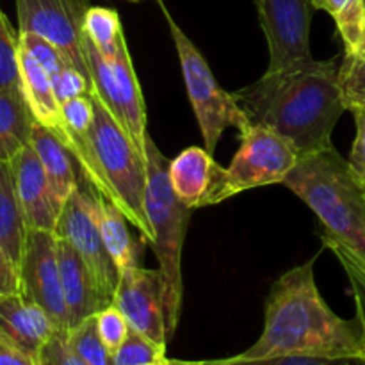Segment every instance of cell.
I'll return each instance as SVG.
<instances>
[{
    "mask_svg": "<svg viewBox=\"0 0 365 365\" xmlns=\"http://www.w3.org/2000/svg\"><path fill=\"white\" fill-rule=\"evenodd\" d=\"M252 125H262L292 143L299 155L330 148L344 110L337 61L307 59L232 93Z\"/></svg>",
    "mask_w": 365,
    "mask_h": 365,
    "instance_id": "obj_1",
    "label": "cell"
},
{
    "mask_svg": "<svg viewBox=\"0 0 365 365\" xmlns=\"http://www.w3.org/2000/svg\"><path fill=\"white\" fill-rule=\"evenodd\" d=\"M302 355L365 360V321L339 317L321 296L314 260L282 274L271 287L259 341L235 355L242 360Z\"/></svg>",
    "mask_w": 365,
    "mask_h": 365,
    "instance_id": "obj_2",
    "label": "cell"
},
{
    "mask_svg": "<svg viewBox=\"0 0 365 365\" xmlns=\"http://www.w3.org/2000/svg\"><path fill=\"white\" fill-rule=\"evenodd\" d=\"M284 185L319 217L324 246H342L365 262V189L334 145L299 155Z\"/></svg>",
    "mask_w": 365,
    "mask_h": 365,
    "instance_id": "obj_3",
    "label": "cell"
},
{
    "mask_svg": "<svg viewBox=\"0 0 365 365\" xmlns=\"http://www.w3.org/2000/svg\"><path fill=\"white\" fill-rule=\"evenodd\" d=\"M146 195L145 210L152 227V248L159 260V269L163 274V303L166 316L168 339L173 337L178 327L182 312V246H184L185 230H187L191 210L178 200L171 187L170 160L160 153L159 146L152 138H146Z\"/></svg>",
    "mask_w": 365,
    "mask_h": 365,
    "instance_id": "obj_4",
    "label": "cell"
},
{
    "mask_svg": "<svg viewBox=\"0 0 365 365\" xmlns=\"http://www.w3.org/2000/svg\"><path fill=\"white\" fill-rule=\"evenodd\" d=\"M95 106V118L89 128V139L95 148L103 177L109 182L114 203L141 234V239L152 242L153 232L145 210L146 159L113 114L96 96L89 95Z\"/></svg>",
    "mask_w": 365,
    "mask_h": 365,
    "instance_id": "obj_5",
    "label": "cell"
},
{
    "mask_svg": "<svg viewBox=\"0 0 365 365\" xmlns=\"http://www.w3.org/2000/svg\"><path fill=\"white\" fill-rule=\"evenodd\" d=\"M241 146L230 166L217 164L212 187L202 207L216 205L248 189L284 184L299 159L298 150L284 135L262 125H250L241 132Z\"/></svg>",
    "mask_w": 365,
    "mask_h": 365,
    "instance_id": "obj_6",
    "label": "cell"
},
{
    "mask_svg": "<svg viewBox=\"0 0 365 365\" xmlns=\"http://www.w3.org/2000/svg\"><path fill=\"white\" fill-rule=\"evenodd\" d=\"M159 4L164 16H166L171 38L177 46L182 75H184L189 100H191L192 110H195L200 130H202L205 150L214 153L221 134L227 128L235 127L241 134L252 123L246 118L245 110L241 109L237 100L234 98V95L227 93L217 84L216 77L210 71L207 61L203 59L202 52L196 48V45L187 38V34L175 24L173 16L166 9V6L160 0Z\"/></svg>",
    "mask_w": 365,
    "mask_h": 365,
    "instance_id": "obj_7",
    "label": "cell"
},
{
    "mask_svg": "<svg viewBox=\"0 0 365 365\" xmlns=\"http://www.w3.org/2000/svg\"><path fill=\"white\" fill-rule=\"evenodd\" d=\"M84 50L88 56L89 73H91V95L103 103V107L127 132L135 148L145 155V145L148 138L146 107L141 86L134 71L130 53H128L127 39L123 36L114 53L106 56L84 34Z\"/></svg>",
    "mask_w": 365,
    "mask_h": 365,
    "instance_id": "obj_8",
    "label": "cell"
},
{
    "mask_svg": "<svg viewBox=\"0 0 365 365\" xmlns=\"http://www.w3.org/2000/svg\"><path fill=\"white\" fill-rule=\"evenodd\" d=\"M96 192L98 191L89 184L81 171L77 187L61 209L53 234L57 239H63L73 246L75 252L82 257V260L95 274L100 289L114 303V294L120 284V269L103 242Z\"/></svg>",
    "mask_w": 365,
    "mask_h": 365,
    "instance_id": "obj_9",
    "label": "cell"
},
{
    "mask_svg": "<svg viewBox=\"0 0 365 365\" xmlns=\"http://www.w3.org/2000/svg\"><path fill=\"white\" fill-rule=\"evenodd\" d=\"M89 7V0H16L18 32L45 38L59 48L70 66L91 82L84 50V20Z\"/></svg>",
    "mask_w": 365,
    "mask_h": 365,
    "instance_id": "obj_10",
    "label": "cell"
},
{
    "mask_svg": "<svg viewBox=\"0 0 365 365\" xmlns=\"http://www.w3.org/2000/svg\"><path fill=\"white\" fill-rule=\"evenodd\" d=\"M20 294L48 314L59 331H70V316L61 282L57 237L53 232L29 228L18 264Z\"/></svg>",
    "mask_w": 365,
    "mask_h": 365,
    "instance_id": "obj_11",
    "label": "cell"
},
{
    "mask_svg": "<svg viewBox=\"0 0 365 365\" xmlns=\"http://www.w3.org/2000/svg\"><path fill=\"white\" fill-rule=\"evenodd\" d=\"M260 27L269 48L267 71L312 59L310 25L312 0H255Z\"/></svg>",
    "mask_w": 365,
    "mask_h": 365,
    "instance_id": "obj_12",
    "label": "cell"
},
{
    "mask_svg": "<svg viewBox=\"0 0 365 365\" xmlns=\"http://www.w3.org/2000/svg\"><path fill=\"white\" fill-rule=\"evenodd\" d=\"M114 305L120 309L132 330L166 348L170 339L164 316L160 269L134 266L123 271L114 294Z\"/></svg>",
    "mask_w": 365,
    "mask_h": 365,
    "instance_id": "obj_13",
    "label": "cell"
},
{
    "mask_svg": "<svg viewBox=\"0 0 365 365\" xmlns=\"http://www.w3.org/2000/svg\"><path fill=\"white\" fill-rule=\"evenodd\" d=\"M11 168L27 227L32 230H56L61 207L53 198L45 168L36 155L34 148L31 145L25 146L11 160Z\"/></svg>",
    "mask_w": 365,
    "mask_h": 365,
    "instance_id": "obj_14",
    "label": "cell"
},
{
    "mask_svg": "<svg viewBox=\"0 0 365 365\" xmlns=\"http://www.w3.org/2000/svg\"><path fill=\"white\" fill-rule=\"evenodd\" d=\"M57 327L48 314L24 294L0 296V341L38 360Z\"/></svg>",
    "mask_w": 365,
    "mask_h": 365,
    "instance_id": "obj_15",
    "label": "cell"
},
{
    "mask_svg": "<svg viewBox=\"0 0 365 365\" xmlns=\"http://www.w3.org/2000/svg\"><path fill=\"white\" fill-rule=\"evenodd\" d=\"M57 255H59L61 282H63L64 302L68 307L71 330L113 305V299L107 298L106 292L100 289L95 274L70 242L57 239Z\"/></svg>",
    "mask_w": 365,
    "mask_h": 365,
    "instance_id": "obj_16",
    "label": "cell"
},
{
    "mask_svg": "<svg viewBox=\"0 0 365 365\" xmlns=\"http://www.w3.org/2000/svg\"><path fill=\"white\" fill-rule=\"evenodd\" d=\"M217 163L207 150L191 146L178 153L168 168L171 187L182 203L189 209L202 207L203 200L212 187Z\"/></svg>",
    "mask_w": 365,
    "mask_h": 365,
    "instance_id": "obj_17",
    "label": "cell"
},
{
    "mask_svg": "<svg viewBox=\"0 0 365 365\" xmlns=\"http://www.w3.org/2000/svg\"><path fill=\"white\" fill-rule=\"evenodd\" d=\"M31 146L34 148L36 155L41 160L45 173L48 177L52 195L57 205L63 209L66 200L73 192L78 184V168L77 160L71 155L70 150L52 134L46 127L36 121L31 135Z\"/></svg>",
    "mask_w": 365,
    "mask_h": 365,
    "instance_id": "obj_18",
    "label": "cell"
},
{
    "mask_svg": "<svg viewBox=\"0 0 365 365\" xmlns=\"http://www.w3.org/2000/svg\"><path fill=\"white\" fill-rule=\"evenodd\" d=\"M36 118L21 86L0 89V159L11 160L31 145Z\"/></svg>",
    "mask_w": 365,
    "mask_h": 365,
    "instance_id": "obj_19",
    "label": "cell"
},
{
    "mask_svg": "<svg viewBox=\"0 0 365 365\" xmlns=\"http://www.w3.org/2000/svg\"><path fill=\"white\" fill-rule=\"evenodd\" d=\"M27 234V220L18 198L13 168L11 163L0 159V248L6 252L16 269Z\"/></svg>",
    "mask_w": 365,
    "mask_h": 365,
    "instance_id": "obj_20",
    "label": "cell"
},
{
    "mask_svg": "<svg viewBox=\"0 0 365 365\" xmlns=\"http://www.w3.org/2000/svg\"><path fill=\"white\" fill-rule=\"evenodd\" d=\"M96 202H98V221L103 242L120 269V274L130 267L139 266V245L130 235L125 214L113 200L106 198L100 192H96Z\"/></svg>",
    "mask_w": 365,
    "mask_h": 365,
    "instance_id": "obj_21",
    "label": "cell"
},
{
    "mask_svg": "<svg viewBox=\"0 0 365 365\" xmlns=\"http://www.w3.org/2000/svg\"><path fill=\"white\" fill-rule=\"evenodd\" d=\"M316 9L327 11L335 20L346 52H359L365 43L364 0H312Z\"/></svg>",
    "mask_w": 365,
    "mask_h": 365,
    "instance_id": "obj_22",
    "label": "cell"
},
{
    "mask_svg": "<svg viewBox=\"0 0 365 365\" xmlns=\"http://www.w3.org/2000/svg\"><path fill=\"white\" fill-rule=\"evenodd\" d=\"M84 34L98 46L102 53H114L125 36L118 11L109 7H89L84 20Z\"/></svg>",
    "mask_w": 365,
    "mask_h": 365,
    "instance_id": "obj_23",
    "label": "cell"
},
{
    "mask_svg": "<svg viewBox=\"0 0 365 365\" xmlns=\"http://www.w3.org/2000/svg\"><path fill=\"white\" fill-rule=\"evenodd\" d=\"M71 351L88 365H114L113 353L103 344L96 328V316L89 317L66 335Z\"/></svg>",
    "mask_w": 365,
    "mask_h": 365,
    "instance_id": "obj_24",
    "label": "cell"
},
{
    "mask_svg": "<svg viewBox=\"0 0 365 365\" xmlns=\"http://www.w3.org/2000/svg\"><path fill=\"white\" fill-rule=\"evenodd\" d=\"M164 359H166V348L132 328L120 348L113 353L114 365H152Z\"/></svg>",
    "mask_w": 365,
    "mask_h": 365,
    "instance_id": "obj_25",
    "label": "cell"
},
{
    "mask_svg": "<svg viewBox=\"0 0 365 365\" xmlns=\"http://www.w3.org/2000/svg\"><path fill=\"white\" fill-rule=\"evenodd\" d=\"M21 86L20 38L0 9V89Z\"/></svg>",
    "mask_w": 365,
    "mask_h": 365,
    "instance_id": "obj_26",
    "label": "cell"
},
{
    "mask_svg": "<svg viewBox=\"0 0 365 365\" xmlns=\"http://www.w3.org/2000/svg\"><path fill=\"white\" fill-rule=\"evenodd\" d=\"M18 38H20L21 48L32 59L38 61L39 66L48 73L50 81H53L63 71V68L68 66L66 59L59 52V48L53 46L50 41H46L45 38H41V36L34 34V32H18Z\"/></svg>",
    "mask_w": 365,
    "mask_h": 365,
    "instance_id": "obj_27",
    "label": "cell"
},
{
    "mask_svg": "<svg viewBox=\"0 0 365 365\" xmlns=\"http://www.w3.org/2000/svg\"><path fill=\"white\" fill-rule=\"evenodd\" d=\"M362 359H324V356H302L284 355L269 356V359L242 360L237 356L221 360H207L209 365H362Z\"/></svg>",
    "mask_w": 365,
    "mask_h": 365,
    "instance_id": "obj_28",
    "label": "cell"
},
{
    "mask_svg": "<svg viewBox=\"0 0 365 365\" xmlns=\"http://www.w3.org/2000/svg\"><path fill=\"white\" fill-rule=\"evenodd\" d=\"M96 328H98L103 344L109 348L110 353L120 348L121 342L127 339L128 331H130V324L127 323L125 316L114 303L96 314Z\"/></svg>",
    "mask_w": 365,
    "mask_h": 365,
    "instance_id": "obj_29",
    "label": "cell"
},
{
    "mask_svg": "<svg viewBox=\"0 0 365 365\" xmlns=\"http://www.w3.org/2000/svg\"><path fill=\"white\" fill-rule=\"evenodd\" d=\"M331 252L335 253V257L339 259V262L344 267L346 274L349 278V284H351L353 294H355L356 302V314L364 317L365 321V262L360 259H356L351 252H348L346 248L337 245H327Z\"/></svg>",
    "mask_w": 365,
    "mask_h": 365,
    "instance_id": "obj_30",
    "label": "cell"
},
{
    "mask_svg": "<svg viewBox=\"0 0 365 365\" xmlns=\"http://www.w3.org/2000/svg\"><path fill=\"white\" fill-rule=\"evenodd\" d=\"M61 110H63L68 128H71V130L81 135L89 134L93 118H95V106H93L91 96L82 95L77 96V98L68 100V102L61 103Z\"/></svg>",
    "mask_w": 365,
    "mask_h": 365,
    "instance_id": "obj_31",
    "label": "cell"
},
{
    "mask_svg": "<svg viewBox=\"0 0 365 365\" xmlns=\"http://www.w3.org/2000/svg\"><path fill=\"white\" fill-rule=\"evenodd\" d=\"M53 93H56L59 103L68 102L71 98H77L82 95H91L93 86L86 75H82L77 68L64 66L63 71L52 81Z\"/></svg>",
    "mask_w": 365,
    "mask_h": 365,
    "instance_id": "obj_32",
    "label": "cell"
},
{
    "mask_svg": "<svg viewBox=\"0 0 365 365\" xmlns=\"http://www.w3.org/2000/svg\"><path fill=\"white\" fill-rule=\"evenodd\" d=\"M68 331H56L39 355V365H88L78 359L66 341Z\"/></svg>",
    "mask_w": 365,
    "mask_h": 365,
    "instance_id": "obj_33",
    "label": "cell"
},
{
    "mask_svg": "<svg viewBox=\"0 0 365 365\" xmlns=\"http://www.w3.org/2000/svg\"><path fill=\"white\" fill-rule=\"evenodd\" d=\"M356 123V135L349 153V166L355 173L356 180L365 189V110H351Z\"/></svg>",
    "mask_w": 365,
    "mask_h": 365,
    "instance_id": "obj_34",
    "label": "cell"
},
{
    "mask_svg": "<svg viewBox=\"0 0 365 365\" xmlns=\"http://www.w3.org/2000/svg\"><path fill=\"white\" fill-rule=\"evenodd\" d=\"M20 292V278L18 269L9 257L0 248V296L16 294Z\"/></svg>",
    "mask_w": 365,
    "mask_h": 365,
    "instance_id": "obj_35",
    "label": "cell"
},
{
    "mask_svg": "<svg viewBox=\"0 0 365 365\" xmlns=\"http://www.w3.org/2000/svg\"><path fill=\"white\" fill-rule=\"evenodd\" d=\"M0 365H39V362L0 341Z\"/></svg>",
    "mask_w": 365,
    "mask_h": 365,
    "instance_id": "obj_36",
    "label": "cell"
},
{
    "mask_svg": "<svg viewBox=\"0 0 365 365\" xmlns=\"http://www.w3.org/2000/svg\"><path fill=\"white\" fill-rule=\"evenodd\" d=\"M166 365H209L207 364V360L205 362H187V360H171V359H168L166 356V362H164Z\"/></svg>",
    "mask_w": 365,
    "mask_h": 365,
    "instance_id": "obj_37",
    "label": "cell"
},
{
    "mask_svg": "<svg viewBox=\"0 0 365 365\" xmlns=\"http://www.w3.org/2000/svg\"><path fill=\"white\" fill-rule=\"evenodd\" d=\"M164 362H166V359H164V360H160V362H157V364H152V365H166V364H164Z\"/></svg>",
    "mask_w": 365,
    "mask_h": 365,
    "instance_id": "obj_38",
    "label": "cell"
},
{
    "mask_svg": "<svg viewBox=\"0 0 365 365\" xmlns=\"http://www.w3.org/2000/svg\"><path fill=\"white\" fill-rule=\"evenodd\" d=\"M360 53H362L364 59H365V46H362V48H360Z\"/></svg>",
    "mask_w": 365,
    "mask_h": 365,
    "instance_id": "obj_39",
    "label": "cell"
},
{
    "mask_svg": "<svg viewBox=\"0 0 365 365\" xmlns=\"http://www.w3.org/2000/svg\"><path fill=\"white\" fill-rule=\"evenodd\" d=\"M130 2H139V0H130Z\"/></svg>",
    "mask_w": 365,
    "mask_h": 365,
    "instance_id": "obj_40",
    "label": "cell"
},
{
    "mask_svg": "<svg viewBox=\"0 0 365 365\" xmlns=\"http://www.w3.org/2000/svg\"><path fill=\"white\" fill-rule=\"evenodd\" d=\"M362 365H365V360H364V362H362Z\"/></svg>",
    "mask_w": 365,
    "mask_h": 365,
    "instance_id": "obj_41",
    "label": "cell"
},
{
    "mask_svg": "<svg viewBox=\"0 0 365 365\" xmlns=\"http://www.w3.org/2000/svg\"><path fill=\"white\" fill-rule=\"evenodd\" d=\"M364 46H365V43H364Z\"/></svg>",
    "mask_w": 365,
    "mask_h": 365,
    "instance_id": "obj_42",
    "label": "cell"
},
{
    "mask_svg": "<svg viewBox=\"0 0 365 365\" xmlns=\"http://www.w3.org/2000/svg\"><path fill=\"white\" fill-rule=\"evenodd\" d=\"M364 2H365V0H364Z\"/></svg>",
    "mask_w": 365,
    "mask_h": 365,
    "instance_id": "obj_43",
    "label": "cell"
}]
</instances>
